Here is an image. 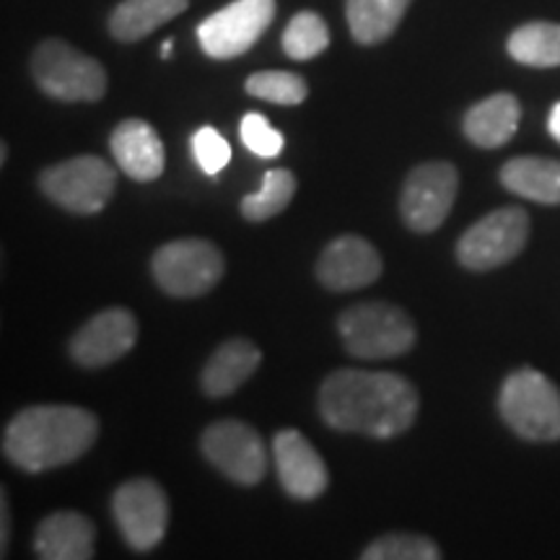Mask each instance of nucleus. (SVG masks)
Wrapping results in <instances>:
<instances>
[{
  "label": "nucleus",
  "instance_id": "f257e3e1",
  "mask_svg": "<svg viewBox=\"0 0 560 560\" xmlns=\"http://www.w3.org/2000/svg\"><path fill=\"white\" fill-rule=\"evenodd\" d=\"M319 416L335 431L371 439L400 436L416 423L418 392L392 371L340 369L319 387Z\"/></svg>",
  "mask_w": 560,
  "mask_h": 560
},
{
  "label": "nucleus",
  "instance_id": "f03ea898",
  "mask_svg": "<svg viewBox=\"0 0 560 560\" xmlns=\"http://www.w3.org/2000/svg\"><path fill=\"white\" fill-rule=\"evenodd\" d=\"M100 436V420L79 405H32L5 425L3 454L26 472H45L83 457Z\"/></svg>",
  "mask_w": 560,
  "mask_h": 560
},
{
  "label": "nucleus",
  "instance_id": "7ed1b4c3",
  "mask_svg": "<svg viewBox=\"0 0 560 560\" xmlns=\"http://www.w3.org/2000/svg\"><path fill=\"white\" fill-rule=\"evenodd\" d=\"M338 332L350 355L382 361L405 355L416 346V325L400 306L387 301H363L338 317Z\"/></svg>",
  "mask_w": 560,
  "mask_h": 560
},
{
  "label": "nucleus",
  "instance_id": "20e7f679",
  "mask_svg": "<svg viewBox=\"0 0 560 560\" xmlns=\"http://www.w3.org/2000/svg\"><path fill=\"white\" fill-rule=\"evenodd\" d=\"M503 423L527 441L560 439V389L542 371L520 369L506 376L499 395Z\"/></svg>",
  "mask_w": 560,
  "mask_h": 560
},
{
  "label": "nucleus",
  "instance_id": "39448f33",
  "mask_svg": "<svg viewBox=\"0 0 560 560\" xmlns=\"http://www.w3.org/2000/svg\"><path fill=\"white\" fill-rule=\"evenodd\" d=\"M32 75L47 96L60 102H100L107 94L102 62L62 39H45L34 50Z\"/></svg>",
  "mask_w": 560,
  "mask_h": 560
},
{
  "label": "nucleus",
  "instance_id": "423d86ee",
  "mask_svg": "<svg viewBox=\"0 0 560 560\" xmlns=\"http://www.w3.org/2000/svg\"><path fill=\"white\" fill-rule=\"evenodd\" d=\"M159 289L174 299H198L219 285L223 255L213 242L187 236L156 249L151 260Z\"/></svg>",
  "mask_w": 560,
  "mask_h": 560
},
{
  "label": "nucleus",
  "instance_id": "0eeeda50",
  "mask_svg": "<svg viewBox=\"0 0 560 560\" xmlns=\"http://www.w3.org/2000/svg\"><path fill=\"white\" fill-rule=\"evenodd\" d=\"M42 192L55 206L75 215H94L104 210L117 187L115 170L102 156H73L42 172Z\"/></svg>",
  "mask_w": 560,
  "mask_h": 560
},
{
  "label": "nucleus",
  "instance_id": "6e6552de",
  "mask_svg": "<svg viewBox=\"0 0 560 560\" xmlns=\"http://www.w3.org/2000/svg\"><path fill=\"white\" fill-rule=\"evenodd\" d=\"M529 215L524 208H499L482 215L462 234L457 244V260L467 270H495L514 260L527 247Z\"/></svg>",
  "mask_w": 560,
  "mask_h": 560
},
{
  "label": "nucleus",
  "instance_id": "1a4fd4ad",
  "mask_svg": "<svg viewBox=\"0 0 560 560\" xmlns=\"http://www.w3.org/2000/svg\"><path fill=\"white\" fill-rule=\"evenodd\" d=\"M200 450L215 470L236 486H257L268 472L262 436L244 420H215L202 431Z\"/></svg>",
  "mask_w": 560,
  "mask_h": 560
},
{
  "label": "nucleus",
  "instance_id": "9d476101",
  "mask_svg": "<svg viewBox=\"0 0 560 560\" xmlns=\"http://www.w3.org/2000/svg\"><path fill=\"white\" fill-rule=\"evenodd\" d=\"M276 0H234L210 13L198 26L202 52L215 60H231L249 52L276 19Z\"/></svg>",
  "mask_w": 560,
  "mask_h": 560
},
{
  "label": "nucleus",
  "instance_id": "9b49d317",
  "mask_svg": "<svg viewBox=\"0 0 560 560\" xmlns=\"http://www.w3.org/2000/svg\"><path fill=\"white\" fill-rule=\"evenodd\" d=\"M112 514L125 542L132 550L145 552L164 540L166 524H170V501L156 480L136 478L117 488L112 499Z\"/></svg>",
  "mask_w": 560,
  "mask_h": 560
},
{
  "label": "nucleus",
  "instance_id": "f8f14e48",
  "mask_svg": "<svg viewBox=\"0 0 560 560\" xmlns=\"http://www.w3.org/2000/svg\"><path fill=\"white\" fill-rule=\"evenodd\" d=\"M459 190V174L446 161H429L408 174L400 195V213L416 234H431L446 221Z\"/></svg>",
  "mask_w": 560,
  "mask_h": 560
},
{
  "label": "nucleus",
  "instance_id": "ddd939ff",
  "mask_svg": "<svg viewBox=\"0 0 560 560\" xmlns=\"http://www.w3.org/2000/svg\"><path fill=\"white\" fill-rule=\"evenodd\" d=\"M138 340V322L132 312L115 306L91 317L70 340V355L86 369H102L130 353Z\"/></svg>",
  "mask_w": 560,
  "mask_h": 560
},
{
  "label": "nucleus",
  "instance_id": "4468645a",
  "mask_svg": "<svg viewBox=\"0 0 560 560\" xmlns=\"http://www.w3.org/2000/svg\"><path fill=\"white\" fill-rule=\"evenodd\" d=\"M382 255L374 244L355 234H342L332 240L317 262L319 283L338 293L371 285L382 276Z\"/></svg>",
  "mask_w": 560,
  "mask_h": 560
},
{
  "label": "nucleus",
  "instance_id": "2eb2a0df",
  "mask_svg": "<svg viewBox=\"0 0 560 560\" xmlns=\"http://www.w3.org/2000/svg\"><path fill=\"white\" fill-rule=\"evenodd\" d=\"M272 457H276L278 478L283 482L285 493L299 501H314L327 490L330 475H327L325 459L314 450L312 441L304 433L285 429L272 439Z\"/></svg>",
  "mask_w": 560,
  "mask_h": 560
},
{
  "label": "nucleus",
  "instance_id": "dca6fc26",
  "mask_svg": "<svg viewBox=\"0 0 560 560\" xmlns=\"http://www.w3.org/2000/svg\"><path fill=\"white\" fill-rule=\"evenodd\" d=\"M109 151L117 166L136 182H153L164 174L166 156L159 132L145 120H125L112 130Z\"/></svg>",
  "mask_w": 560,
  "mask_h": 560
},
{
  "label": "nucleus",
  "instance_id": "f3484780",
  "mask_svg": "<svg viewBox=\"0 0 560 560\" xmlns=\"http://www.w3.org/2000/svg\"><path fill=\"white\" fill-rule=\"evenodd\" d=\"M96 532L89 516L79 511H58L39 524L34 550L42 560H89L94 558Z\"/></svg>",
  "mask_w": 560,
  "mask_h": 560
},
{
  "label": "nucleus",
  "instance_id": "a211bd4d",
  "mask_svg": "<svg viewBox=\"0 0 560 560\" xmlns=\"http://www.w3.org/2000/svg\"><path fill=\"white\" fill-rule=\"evenodd\" d=\"M262 350L247 338H231L213 350L200 374V387L208 397H229L260 369Z\"/></svg>",
  "mask_w": 560,
  "mask_h": 560
},
{
  "label": "nucleus",
  "instance_id": "6ab92c4d",
  "mask_svg": "<svg viewBox=\"0 0 560 560\" xmlns=\"http://www.w3.org/2000/svg\"><path fill=\"white\" fill-rule=\"evenodd\" d=\"M520 120V100L514 94L501 91V94L488 96V100L467 109L462 128H465L467 140L478 145V149H501V145H506L516 136Z\"/></svg>",
  "mask_w": 560,
  "mask_h": 560
},
{
  "label": "nucleus",
  "instance_id": "aec40b11",
  "mask_svg": "<svg viewBox=\"0 0 560 560\" xmlns=\"http://www.w3.org/2000/svg\"><path fill=\"white\" fill-rule=\"evenodd\" d=\"M501 182L509 192L542 206H560V161L516 156L503 164Z\"/></svg>",
  "mask_w": 560,
  "mask_h": 560
},
{
  "label": "nucleus",
  "instance_id": "412c9836",
  "mask_svg": "<svg viewBox=\"0 0 560 560\" xmlns=\"http://www.w3.org/2000/svg\"><path fill=\"white\" fill-rule=\"evenodd\" d=\"M190 0H122L109 13V34L117 42H140L187 11Z\"/></svg>",
  "mask_w": 560,
  "mask_h": 560
},
{
  "label": "nucleus",
  "instance_id": "4be33fe9",
  "mask_svg": "<svg viewBox=\"0 0 560 560\" xmlns=\"http://www.w3.org/2000/svg\"><path fill=\"white\" fill-rule=\"evenodd\" d=\"M412 0H346V16L359 45H380L395 34Z\"/></svg>",
  "mask_w": 560,
  "mask_h": 560
},
{
  "label": "nucleus",
  "instance_id": "5701e85b",
  "mask_svg": "<svg viewBox=\"0 0 560 560\" xmlns=\"http://www.w3.org/2000/svg\"><path fill=\"white\" fill-rule=\"evenodd\" d=\"M511 58L529 68L560 66V24L552 21H529L511 34L506 42Z\"/></svg>",
  "mask_w": 560,
  "mask_h": 560
},
{
  "label": "nucleus",
  "instance_id": "b1692460",
  "mask_svg": "<svg viewBox=\"0 0 560 560\" xmlns=\"http://www.w3.org/2000/svg\"><path fill=\"white\" fill-rule=\"evenodd\" d=\"M293 195H296V177H293V172L270 170L265 174L260 190L242 200V215L255 223L268 221L272 215H278L280 210L289 208Z\"/></svg>",
  "mask_w": 560,
  "mask_h": 560
},
{
  "label": "nucleus",
  "instance_id": "393cba45",
  "mask_svg": "<svg viewBox=\"0 0 560 560\" xmlns=\"http://www.w3.org/2000/svg\"><path fill=\"white\" fill-rule=\"evenodd\" d=\"M330 47V30L314 11H301L283 32V52L291 60H312Z\"/></svg>",
  "mask_w": 560,
  "mask_h": 560
},
{
  "label": "nucleus",
  "instance_id": "a878e982",
  "mask_svg": "<svg viewBox=\"0 0 560 560\" xmlns=\"http://www.w3.org/2000/svg\"><path fill=\"white\" fill-rule=\"evenodd\" d=\"M244 89H247V94L257 96V100L283 104V107H296V104L306 102V96H310L306 81L291 73V70H260V73H252Z\"/></svg>",
  "mask_w": 560,
  "mask_h": 560
},
{
  "label": "nucleus",
  "instance_id": "bb28decb",
  "mask_svg": "<svg viewBox=\"0 0 560 560\" xmlns=\"http://www.w3.org/2000/svg\"><path fill=\"white\" fill-rule=\"evenodd\" d=\"M363 560H439V545L425 535L416 532H389L376 537L366 550L361 552Z\"/></svg>",
  "mask_w": 560,
  "mask_h": 560
},
{
  "label": "nucleus",
  "instance_id": "cd10ccee",
  "mask_svg": "<svg viewBox=\"0 0 560 560\" xmlns=\"http://www.w3.org/2000/svg\"><path fill=\"white\" fill-rule=\"evenodd\" d=\"M240 136L242 143L247 145L252 153L262 159H272L283 151L285 140L283 132H278L272 125L268 122V117L260 115V112H247L240 122Z\"/></svg>",
  "mask_w": 560,
  "mask_h": 560
},
{
  "label": "nucleus",
  "instance_id": "c85d7f7f",
  "mask_svg": "<svg viewBox=\"0 0 560 560\" xmlns=\"http://www.w3.org/2000/svg\"><path fill=\"white\" fill-rule=\"evenodd\" d=\"M192 156L208 177H215L231 161V145L215 128H200L192 136Z\"/></svg>",
  "mask_w": 560,
  "mask_h": 560
},
{
  "label": "nucleus",
  "instance_id": "c756f323",
  "mask_svg": "<svg viewBox=\"0 0 560 560\" xmlns=\"http://www.w3.org/2000/svg\"><path fill=\"white\" fill-rule=\"evenodd\" d=\"M0 516H3V529H0V548L3 552L0 556H5V550H9V499H5V493L0 495Z\"/></svg>",
  "mask_w": 560,
  "mask_h": 560
},
{
  "label": "nucleus",
  "instance_id": "7c9ffc66",
  "mask_svg": "<svg viewBox=\"0 0 560 560\" xmlns=\"http://www.w3.org/2000/svg\"><path fill=\"white\" fill-rule=\"evenodd\" d=\"M548 130H550V136L558 140L560 143V102L556 104V107L550 109V117H548Z\"/></svg>",
  "mask_w": 560,
  "mask_h": 560
},
{
  "label": "nucleus",
  "instance_id": "2f4dec72",
  "mask_svg": "<svg viewBox=\"0 0 560 560\" xmlns=\"http://www.w3.org/2000/svg\"><path fill=\"white\" fill-rule=\"evenodd\" d=\"M172 50H174V39H166L164 45H161V58L170 60L172 58Z\"/></svg>",
  "mask_w": 560,
  "mask_h": 560
}]
</instances>
